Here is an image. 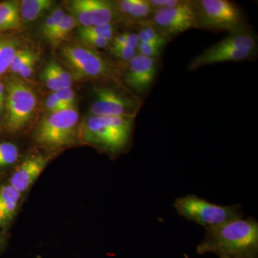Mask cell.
<instances>
[{
	"label": "cell",
	"mask_w": 258,
	"mask_h": 258,
	"mask_svg": "<svg viewBox=\"0 0 258 258\" xmlns=\"http://www.w3.org/2000/svg\"><path fill=\"white\" fill-rule=\"evenodd\" d=\"M197 252L214 253L219 258H258L257 220L241 217L206 230Z\"/></svg>",
	"instance_id": "1"
},
{
	"label": "cell",
	"mask_w": 258,
	"mask_h": 258,
	"mask_svg": "<svg viewBox=\"0 0 258 258\" xmlns=\"http://www.w3.org/2000/svg\"><path fill=\"white\" fill-rule=\"evenodd\" d=\"M135 118L90 115L83 123V140L111 156L128 149Z\"/></svg>",
	"instance_id": "2"
},
{
	"label": "cell",
	"mask_w": 258,
	"mask_h": 258,
	"mask_svg": "<svg viewBox=\"0 0 258 258\" xmlns=\"http://www.w3.org/2000/svg\"><path fill=\"white\" fill-rule=\"evenodd\" d=\"M257 51V34L249 26L229 33L223 40L205 49L189 62L187 70L194 71L209 64L252 60Z\"/></svg>",
	"instance_id": "3"
},
{
	"label": "cell",
	"mask_w": 258,
	"mask_h": 258,
	"mask_svg": "<svg viewBox=\"0 0 258 258\" xmlns=\"http://www.w3.org/2000/svg\"><path fill=\"white\" fill-rule=\"evenodd\" d=\"M198 29L229 33L248 28L243 11L229 0H192Z\"/></svg>",
	"instance_id": "4"
},
{
	"label": "cell",
	"mask_w": 258,
	"mask_h": 258,
	"mask_svg": "<svg viewBox=\"0 0 258 258\" xmlns=\"http://www.w3.org/2000/svg\"><path fill=\"white\" fill-rule=\"evenodd\" d=\"M61 55L76 79H119L118 67L95 49L85 45H68L62 49Z\"/></svg>",
	"instance_id": "5"
},
{
	"label": "cell",
	"mask_w": 258,
	"mask_h": 258,
	"mask_svg": "<svg viewBox=\"0 0 258 258\" xmlns=\"http://www.w3.org/2000/svg\"><path fill=\"white\" fill-rule=\"evenodd\" d=\"M174 207L180 216L196 222L206 230L243 217L244 215L240 205L222 206L195 195L176 199Z\"/></svg>",
	"instance_id": "6"
},
{
	"label": "cell",
	"mask_w": 258,
	"mask_h": 258,
	"mask_svg": "<svg viewBox=\"0 0 258 258\" xmlns=\"http://www.w3.org/2000/svg\"><path fill=\"white\" fill-rule=\"evenodd\" d=\"M79 115L76 108L50 113L37 125L35 139L47 149H57L74 143Z\"/></svg>",
	"instance_id": "7"
},
{
	"label": "cell",
	"mask_w": 258,
	"mask_h": 258,
	"mask_svg": "<svg viewBox=\"0 0 258 258\" xmlns=\"http://www.w3.org/2000/svg\"><path fill=\"white\" fill-rule=\"evenodd\" d=\"M94 101L90 108L91 115L98 116H123L135 118L144 102L130 90L107 86L93 88Z\"/></svg>",
	"instance_id": "8"
},
{
	"label": "cell",
	"mask_w": 258,
	"mask_h": 258,
	"mask_svg": "<svg viewBox=\"0 0 258 258\" xmlns=\"http://www.w3.org/2000/svg\"><path fill=\"white\" fill-rule=\"evenodd\" d=\"M6 126L18 132L26 126L37 106V96L28 85L18 79H10L6 83Z\"/></svg>",
	"instance_id": "9"
},
{
	"label": "cell",
	"mask_w": 258,
	"mask_h": 258,
	"mask_svg": "<svg viewBox=\"0 0 258 258\" xmlns=\"http://www.w3.org/2000/svg\"><path fill=\"white\" fill-rule=\"evenodd\" d=\"M147 22L169 42L183 32L198 29L192 0H183L177 6L156 10Z\"/></svg>",
	"instance_id": "10"
},
{
	"label": "cell",
	"mask_w": 258,
	"mask_h": 258,
	"mask_svg": "<svg viewBox=\"0 0 258 258\" xmlns=\"http://www.w3.org/2000/svg\"><path fill=\"white\" fill-rule=\"evenodd\" d=\"M159 61L160 59L146 57L137 52L125 64L122 79L136 96L146 98L150 93L159 72Z\"/></svg>",
	"instance_id": "11"
},
{
	"label": "cell",
	"mask_w": 258,
	"mask_h": 258,
	"mask_svg": "<svg viewBox=\"0 0 258 258\" xmlns=\"http://www.w3.org/2000/svg\"><path fill=\"white\" fill-rule=\"evenodd\" d=\"M48 160V157L42 154L25 159L13 173L10 184L19 192H25L45 169Z\"/></svg>",
	"instance_id": "12"
},
{
	"label": "cell",
	"mask_w": 258,
	"mask_h": 258,
	"mask_svg": "<svg viewBox=\"0 0 258 258\" xmlns=\"http://www.w3.org/2000/svg\"><path fill=\"white\" fill-rule=\"evenodd\" d=\"M113 5L118 13L125 15L137 24L147 21L153 13L148 0H121Z\"/></svg>",
	"instance_id": "13"
},
{
	"label": "cell",
	"mask_w": 258,
	"mask_h": 258,
	"mask_svg": "<svg viewBox=\"0 0 258 258\" xmlns=\"http://www.w3.org/2000/svg\"><path fill=\"white\" fill-rule=\"evenodd\" d=\"M21 193L10 184L0 186V226L6 225L14 216Z\"/></svg>",
	"instance_id": "14"
},
{
	"label": "cell",
	"mask_w": 258,
	"mask_h": 258,
	"mask_svg": "<svg viewBox=\"0 0 258 258\" xmlns=\"http://www.w3.org/2000/svg\"><path fill=\"white\" fill-rule=\"evenodd\" d=\"M91 15L92 26L113 25L115 15L118 12L111 2L104 0H86Z\"/></svg>",
	"instance_id": "15"
},
{
	"label": "cell",
	"mask_w": 258,
	"mask_h": 258,
	"mask_svg": "<svg viewBox=\"0 0 258 258\" xmlns=\"http://www.w3.org/2000/svg\"><path fill=\"white\" fill-rule=\"evenodd\" d=\"M20 25V3L18 1L0 3V32L19 28Z\"/></svg>",
	"instance_id": "16"
},
{
	"label": "cell",
	"mask_w": 258,
	"mask_h": 258,
	"mask_svg": "<svg viewBox=\"0 0 258 258\" xmlns=\"http://www.w3.org/2000/svg\"><path fill=\"white\" fill-rule=\"evenodd\" d=\"M53 4L51 0H23L20 3V15L27 22L36 20Z\"/></svg>",
	"instance_id": "17"
},
{
	"label": "cell",
	"mask_w": 258,
	"mask_h": 258,
	"mask_svg": "<svg viewBox=\"0 0 258 258\" xmlns=\"http://www.w3.org/2000/svg\"><path fill=\"white\" fill-rule=\"evenodd\" d=\"M18 42L12 39L0 40V76L10 69L18 51Z\"/></svg>",
	"instance_id": "18"
},
{
	"label": "cell",
	"mask_w": 258,
	"mask_h": 258,
	"mask_svg": "<svg viewBox=\"0 0 258 258\" xmlns=\"http://www.w3.org/2000/svg\"><path fill=\"white\" fill-rule=\"evenodd\" d=\"M137 25L139 26L138 32H137L139 42L154 44L162 47H165L166 44L169 42L147 21L142 22Z\"/></svg>",
	"instance_id": "19"
},
{
	"label": "cell",
	"mask_w": 258,
	"mask_h": 258,
	"mask_svg": "<svg viewBox=\"0 0 258 258\" xmlns=\"http://www.w3.org/2000/svg\"><path fill=\"white\" fill-rule=\"evenodd\" d=\"M76 26V20L72 15H64L57 28L51 34L47 40L52 45H57L63 41Z\"/></svg>",
	"instance_id": "20"
},
{
	"label": "cell",
	"mask_w": 258,
	"mask_h": 258,
	"mask_svg": "<svg viewBox=\"0 0 258 258\" xmlns=\"http://www.w3.org/2000/svg\"><path fill=\"white\" fill-rule=\"evenodd\" d=\"M71 10L74 15L75 20L79 22L82 28L92 26L91 15L86 0H75L71 2Z\"/></svg>",
	"instance_id": "21"
},
{
	"label": "cell",
	"mask_w": 258,
	"mask_h": 258,
	"mask_svg": "<svg viewBox=\"0 0 258 258\" xmlns=\"http://www.w3.org/2000/svg\"><path fill=\"white\" fill-rule=\"evenodd\" d=\"M18 157L19 151L15 144L0 143V167L12 165L16 162Z\"/></svg>",
	"instance_id": "22"
},
{
	"label": "cell",
	"mask_w": 258,
	"mask_h": 258,
	"mask_svg": "<svg viewBox=\"0 0 258 258\" xmlns=\"http://www.w3.org/2000/svg\"><path fill=\"white\" fill-rule=\"evenodd\" d=\"M115 32L114 25H106L98 27L91 26L89 28H81L79 30V33L96 35V36L106 38L111 42L115 36Z\"/></svg>",
	"instance_id": "23"
},
{
	"label": "cell",
	"mask_w": 258,
	"mask_h": 258,
	"mask_svg": "<svg viewBox=\"0 0 258 258\" xmlns=\"http://www.w3.org/2000/svg\"><path fill=\"white\" fill-rule=\"evenodd\" d=\"M64 15L66 14H64L63 10L60 8H57L51 13L50 16L47 17L42 28V34L45 37L48 39L51 34L53 32L62 19L63 18Z\"/></svg>",
	"instance_id": "24"
},
{
	"label": "cell",
	"mask_w": 258,
	"mask_h": 258,
	"mask_svg": "<svg viewBox=\"0 0 258 258\" xmlns=\"http://www.w3.org/2000/svg\"><path fill=\"white\" fill-rule=\"evenodd\" d=\"M36 54L34 51L25 49V50H19L15 55L10 70L13 74H18L22 68L28 62L30 59Z\"/></svg>",
	"instance_id": "25"
},
{
	"label": "cell",
	"mask_w": 258,
	"mask_h": 258,
	"mask_svg": "<svg viewBox=\"0 0 258 258\" xmlns=\"http://www.w3.org/2000/svg\"><path fill=\"white\" fill-rule=\"evenodd\" d=\"M79 35L80 39L85 44V46L90 47V48H106L111 44V42L107 39L96 36V35L81 33H79Z\"/></svg>",
	"instance_id": "26"
},
{
	"label": "cell",
	"mask_w": 258,
	"mask_h": 258,
	"mask_svg": "<svg viewBox=\"0 0 258 258\" xmlns=\"http://www.w3.org/2000/svg\"><path fill=\"white\" fill-rule=\"evenodd\" d=\"M43 79L47 87L52 91V93H55L60 89V83L52 68L51 61L47 64L46 67L44 70Z\"/></svg>",
	"instance_id": "27"
},
{
	"label": "cell",
	"mask_w": 258,
	"mask_h": 258,
	"mask_svg": "<svg viewBox=\"0 0 258 258\" xmlns=\"http://www.w3.org/2000/svg\"><path fill=\"white\" fill-rule=\"evenodd\" d=\"M110 50L115 57L119 59L122 62H125V64L128 63L137 53V50L125 45H121V46L111 45Z\"/></svg>",
	"instance_id": "28"
},
{
	"label": "cell",
	"mask_w": 258,
	"mask_h": 258,
	"mask_svg": "<svg viewBox=\"0 0 258 258\" xmlns=\"http://www.w3.org/2000/svg\"><path fill=\"white\" fill-rule=\"evenodd\" d=\"M51 62H52V68H53L54 71H55L59 83H60V88H71L73 85V79H74L72 75L69 74L57 62H54V61H51Z\"/></svg>",
	"instance_id": "29"
},
{
	"label": "cell",
	"mask_w": 258,
	"mask_h": 258,
	"mask_svg": "<svg viewBox=\"0 0 258 258\" xmlns=\"http://www.w3.org/2000/svg\"><path fill=\"white\" fill-rule=\"evenodd\" d=\"M164 48V47L154 45V44L139 42L137 52L146 56V57L160 59Z\"/></svg>",
	"instance_id": "30"
},
{
	"label": "cell",
	"mask_w": 258,
	"mask_h": 258,
	"mask_svg": "<svg viewBox=\"0 0 258 258\" xmlns=\"http://www.w3.org/2000/svg\"><path fill=\"white\" fill-rule=\"evenodd\" d=\"M55 93L61 103L63 104V106L67 109L75 108L76 99H75L74 91L72 88H60L59 91H56Z\"/></svg>",
	"instance_id": "31"
},
{
	"label": "cell",
	"mask_w": 258,
	"mask_h": 258,
	"mask_svg": "<svg viewBox=\"0 0 258 258\" xmlns=\"http://www.w3.org/2000/svg\"><path fill=\"white\" fill-rule=\"evenodd\" d=\"M148 2L154 12L156 10L167 9L177 6L182 3L183 0H148Z\"/></svg>",
	"instance_id": "32"
},
{
	"label": "cell",
	"mask_w": 258,
	"mask_h": 258,
	"mask_svg": "<svg viewBox=\"0 0 258 258\" xmlns=\"http://www.w3.org/2000/svg\"><path fill=\"white\" fill-rule=\"evenodd\" d=\"M45 106H46L47 110L51 112V113H55V112L67 109V108L63 106V104L61 103L55 93H51L50 96L47 97L46 101H45Z\"/></svg>",
	"instance_id": "33"
},
{
	"label": "cell",
	"mask_w": 258,
	"mask_h": 258,
	"mask_svg": "<svg viewBox=\"0 0 258 258\" xmlns=\"http://www.w3.org/2000/svg\"><path fill=\"white\" fill-rule=\"evenodd\" d=\"M38 60L39 55L38 54L36 53L23 68H22L21 70L19 71L18 74L20 75L22 77L25 78V79H28V78L30 77V76H32V73H33L35 64H36Z\"/></svg>",
	"instance_id": "34"
},
{
	"label": "cell",
	"mask_w": 258,
	"mask_h": 258,
	"mask_svg": "<svg viewBox=\"0 0 258 258\" xmlns=\"http://www.w3.org/2000/svg\"><path fill=\"white\" fill-rule=\"evenodd\" d=\"M5 99H6L5 87L3 83L0 82V111H3V108H4Z\"/></svg>",
	"instance_id": "35"
},
{
	"label": "cell",
	"mask_w": 258,
	"mask_h": 258,
	"mask_svg": "<svg viewBox=\"0 0 258 258\" xmlns=\"http://www.w3.org/2000/svg\"><path fill=\"white\" fill-rule=\"evenodd\" d=\"M2 244H3V240H2L1 237H0V247H1Z\"/></svg>",
	"instance_id": "36"
},
{
	"label": "cell",
	"mask_w": 258,
	"mask_h": 258,
	"mask_svg": "<svg viewBox=\"0 0 258 258\" xmlns=\"http://www.w3.org/2000/svg\"><path fill=\"white\" fill-rule=\"evenodd\" d=\"M185 257H186V258H189L187 257V255H185Z\"/></svg>",
	"instance_id": "37"
}]
</instances>
